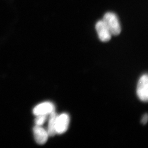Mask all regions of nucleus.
Listing matches in <instances>:
<instances>
[{"label": "nucleus", "mask_w": 148, "mask_h": 148, "mask_svg": "<svg viewBox=\"0 0 148 148\" xmlns=\"http://www.w3.org/2000/svg\"><path fill=\"white\" fill-rule=\"evenodd\" d=\"M47 115H39L36 116L37 117L35 119L36 125L42 126L47 119Z\"/></svg>", "instance_id": "nucleus-8"}, {"label": "nucleus", "mask_w": 148, "mask_h": 148, "mask_svg": "<svg viewBox=\"0 0 148 148\" xmlns=\"http://www.w3.org/2000/svg\"><path fill=\"white\" fill-rule=\"evenodd\" d=\"M55 108L53 103L45 102L36 106L33 110V113L36 116L39 115H48L55 111Z\"/></svg>", "instance_id": "nucleus-5"}, {"label": "nucleus", "mask_w": 148, "mask_h": 148, "mask_svg": "<svg viewBox=\"0 0 148 148\" xmlns=\"http://www.w3.org/2000/svg\"><path fill=\"white\" fill-rule=\"evenodd\" d=\"M138 97L141 101L147 102L148 98V78L147 74L143 75L138 82L137 88Z\"/></svg>", "instance_id": "nucleus-2"}, {"label": "nucleus", "mask_w": 148, "mask_h": 148, "mask_svg": "<svg viewBox=\"0 0 148 148\" xmlns=\"http://www.w3.org/2000/svg\"><path fill=\"white\" fill-rule=\"evenodd\" d=\"M35 141L40 145H44L47 142L49 135L47 131L41 126L36 125L33 128Z\"/></svg>", "instance_id": "nucleus-6"}, {"label": "nucleus", "mask_w": 148, "mask_h": 148, "mask_svg": "<svg viewBox=\"0 0 148 148\" xmlns=\"http://www.w3.org/2000/svg\"><path fill=\"white\" fill-rule=\"evenodd\" d=\"M47 131L48 135L50 137H53L56 134V122L58 115L55 111L49 114Z\"/></svg>", "instance_id": "nucleus-7"}, {"label": "nucleus", "mask_w": 148, "mask_h": 148, "mask_svg": "<svg viewBox=\"0 0 148 148\" xmlns=\"http://www.w3.org/2000/svg\"><path fill=\"white\" fill-rule=\"evenodd\" d=\"M103 21H104L111 34L117 36L121 32V27L117 16L115 14L108 12L104 15Z\"/></svg>", "instance_id": "nucleus-1"}, {"label": "nucleus", "mask_w": 148, "mask_h": 148, "mask_svg": "<svg viewBox=\"0 0 148 148\" xmlns=\"http://www.w3.org/2000/svg\"><path fill=\"white\" fill-rule=\"evenodd\" d=\"M95 29L101 41L106 42L111 39L112 34L103 20H100L96 23Z\"/></svg>", "instance_id": "nucleus-4"}, {"label": "nucleus", "mask_w": 148, "mask_h": 148, "mask_svg": "<svg viewBox=\"0 0 148 148\" xmlns=\"http://www.w3.org/2000/svg\"><path fill=\"white\" fill-rule=\"evenodd\" d=\"M70 117L66 113L57 116L56 122V134H62L66 132L69 128Z\"/></svg>", "instance_id": "nucleus-3"}, {"label": "nucleus", "mask_w": 148, "mask_h": 148, "mask_svg": "<svg viewBox=\"0 0 148 148\" xmlns=\"http://www.w3.org/2000/svg\"><path fill=\"white\" fill-rule=\"evenodd\" d=\"M148 121V115L147 114H145L143 117L141 122L143 124L145 125Z\"/></svg>", "instance_id": "nucleus-9"}]
</instances>
